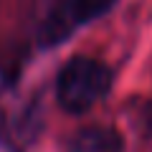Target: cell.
Instances as JSON below:
<instances>
[{"label":"cell","mask_w":152,"mask_h":152,"mask_svg":"<svg viewBox=\"0 0 152 152\" xmlns=\"http://www.w3.org/2000/svg\"><path fill=\"white\" fill-rule=\"evenodd\" d=\"M112 89V71L107 64L89 56L66 61L56 79V99L71 114H84L102 102Z\"/></svg>","instance_id":"6da1fadb"},{"label":"cell","mask_w":152,"mask_h":152,"mask_svg":"<svg viewBox=\"0 0 152 152\" xmlns=\"http://www.w3.org/2000/svg\"><path fill=\"white\" fill-rule=\"evenodd\" d=\"M117 0H69L66 8H61L56 15L48 18L43 33H46V43H56L61 38L69 36L71 28L76 26H86V23L102 18L104 13L112 10V5Z\"/></svg>","instance_id":"7a4b0ae2"},{"label":"cell","mask_w":152,"mask_h":152,"mask_svg":"<svg viewBox=\"0 0 152 152\" xmlns=\"http://www.w3.org/2000/svg\"><path fill=\"white\" fill-rule=\"evenodd\" d=\"M66 152H124V142L114 127H86L69 140Z\"/></svg>","instance_id":"3957f363"}]
</instances>
